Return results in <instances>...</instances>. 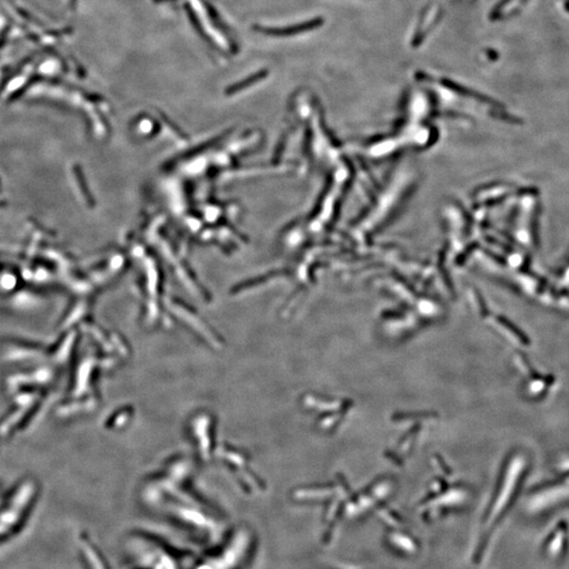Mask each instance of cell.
Masks as SVG:
<instances>
[{"instance_id":"cell-1","label":"cell","mask_w":569,"mask_h":569,"mask_svg":"<svg viewBox=\"0 0 569 569\" xmlns=\"http://www.w3.org/2000/svg\"><path fill=\"white\" fill-rule=\"evenodd\" d=\"M253 532L240 527L228 532L225 539L209 555L199 559L192 569H245L255 548Z\"/></svg>"},{"instance_id":"cell-2","label":"cell","mask_w":569,"mask_h":569,"mask_svg":"<svg viewBox=\"0 0 569 569\" xmlns=\"http://www.w3.org/2000/svg\"><path fill=\"white\" fill-rule=\"evenodd\" d=\"M128 546L135 569H180L173 553L149 536L135 534Z\"/></svg>"},{"instance_id":"cell-4","label":"cell","mask_w":569,"mask_h":569,"mask_svg":"<svg viewBox=\"0 0 569 569\" xmlns=\"http://www.w3.org/2000/svg\"><path fill=\"white\" fill-rule=\"evenodd\" d=\"M565 9L569 12V0H567V2L565 3Z\"/></svg>"},{"instance_id":"cell-3","label":"cell","mask_w":569,"mask_h":569,"mask_svg":"<svg viewBox=\"0 0 569 569\" xmlns=\"http://www.w3.org/2000/svg\"><path fill=\"white\" fill-rule=\"evenodd\" d=\"M321 22H322L321 19H315V20H312V21H308L306 23L295 25L293 28L282 29V30H269V33H275L274 35H292V34L303 32V31L311 30V29H314L316 26H319V24H321Z\"/></svg>"}]
</instances>
